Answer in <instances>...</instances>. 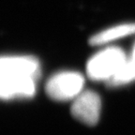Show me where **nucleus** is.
I'll use <instances>...</instances> for the list:
<instances>
[{"label": "nucleus", "mask_w": 135, "mask_h": 135, "mask_svg": "<svg viewBox=\"0 0 135 135\" xmlns=\"http://www.w3.org/2000/svg\"><path fill=\"white\" fill-rule=\"evenodd\" d=\"M124 51L117 47H109L96 54L89 59L86 73L94 81H108L119 70L126 62Z\"/></svg>", "instance_id": "f257e3e1"}, {"label": "nucleus", "mask_w": 135, "mask_h": 135, "mask_svg": "<svg viewBox=\"0 0 135 135\" xmlns=\"http://www.w3.org/2000/svg\"><path fill=\"white\" fill-rule=\"evenodd\" d=\"M83 75L76 71H61L52 76L46 84V92L51 99L66 101L77 98L83 92Z\"/></svg>", "instance_id": "f03ea898"}, {"label": "nucleus", "mask_w": 135, "mask_h": 135, "mask_svg": "<svg viewBox=\"0 0 135 135\" xmlns=\"http://www.w3.org/2000/svg\"><path fill=\"white\" fill-rule=\"evenodd\" d=\"M101 100L97 93L91 90L84 91L74 99L71 114L74 118L87 126H95L99 119Z\"/></svg>", "instance_id": "7ed1b4c3"}, {"label": "nucleus", "mask_w": 135, "mask_h": 135, "mask_svg": "<svg viewBox=\"0 0 135 135\" xmlns=\"http://www.w3.org/2000/svg\"><path fill=\"white\" fill-rule=\"evenodd\" d=\"M0 74L32 77L38 80L40 75V65L38 59L31 55L3 56L0 61Z\"/></svg>", "instance_id": "20e7f679"}, {"label": "nucleus", "mask_w": 135, "mask_h": 135, "mask_svg": "<svg viewBox=\"0 0 135 135\" xmlns=\"http://www.w3.org/2000/svg\"><path fill=\"white\" fill-rule=\"evenodd\" d=\"M37 79L20 76H1L0 96L2 99L31 98L36 92Z\"/></svg>", "instance_id": "39448f33"}, {"label": "nucleus", "mask_w": 135, "mask_h": 135, "mask_svg": "<svg viewBox=\"0 0 135 135\" xmlns=\"http://www.w3.org/2000/svg\"><path fill=\"white\" fill-rule=\"evenodd\" d=\"M132 34H135V23H123L112 26L96 34L95 36L90 38L89 42L92 45L106 44Z\"/></svg>", "instance_id": "423d86ee"}, {"label": "nucleus", "mask_w": 135, "mask_h": 135, "mask_svg": "<svg viewBox=\"0 0 135 135\" xmlns=\"http://www.w3.org/2000/svg\"><path fill=\"white\" fill-rule=\"evenodd\" d=\"M135 81V58L131 57L126 60L117 72L107 82L109 86H120Z\"/></svg>", "instance_id": "0eeeda50"}, {"label": "nucleus", "mask_w": 135, "mask_h": 135, "mask_svg": "<svg viewBox=\"0 0 135 135\" xmlns=\"http://www.w3.org/2000/svg\"><path fill=\"white\" fill-rule=\"evenodd\" d=\"M131 57L135 58V45H134V48H133V51H132V55H131Z\"/></svg>", "instance_id": "6e6552de"}]
</instances>
